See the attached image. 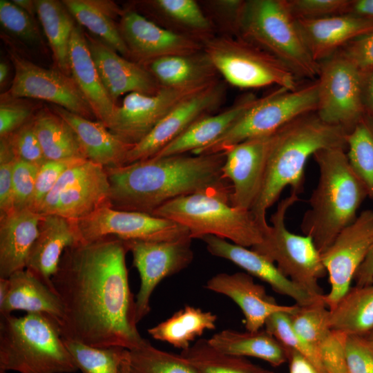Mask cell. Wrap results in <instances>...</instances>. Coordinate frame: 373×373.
Here are the masks:
<instances>
[{
  "label": "cell",
  "instance_id": "bcb514c9",
  "mask_svg": "<svg viewBox=\"0 0 373 373\" xmlns=\"http://www.w3.org/2000/svg\"><path fill=\"white\" fill-rule=\"evenodd\" d=\"M35 108L23 98L1 95L0 138L6 137L33 118Z\"/></svg>",
  "mask_w": 373,
  "mask_h": 373
},
{
  "label": "cell",
  "instance_id": "8fae6325",
  "mask_svg": "<svg viewBox=\"0 0 373 373\" xmlns=\"http://www.w3.org/2000/svg\"><path fill=\"white\" fill-rule=\"evenodd\" d=\"M320 64L316 113L349 133L367 115L363 72L340 51Z\"/></svg>",
  "mask_w": 373,
  "mask_h": 373
},
{
  "label": "cell",
  "instance_id": "ac0fdd59",
  "mask_svg": "<svg viewBox=\"0 0 373 373\" xmlns=\"http://www.w3.org/2000/svg\"><path fill=\"white\" fill-rule=\"evenodd\" d=\"M224 85L218 80L178 103L139 143L129 151L126 164L155 156L198 119L222 102Z\"/></svg>",
  "mask_w": 373,
  "mask_h": 373
},
{
  "label": "cell",
  "instance_id": "1f68e13d",
  "mask_svg": "<svg viewBox=\"0 0 373 373\" xmlns=\"http://www.w3.org/2000/svg\"><path fill=\"white\" fill-rule=\"evenodd\" d=\"M74 19L96 38L129 59L130 54L116 23L123 12L113 2L104 0L61 1Z\"/></svg>",
  "mask_w": 373,
  "mask_h": 373
},
{
  "label": "cell",
  "instance_id": "b9f144b4",
  "mask_svg": "<svg viewBox=\"0 0 373 373\" xmlns=\"http://www.w3.org/2000/svg\"><path fill=\"white\" fill-rule=\"evenodd\" d=\"M289 314L286 312L274 313L265 321L264 328L275 337L284 349L298 352L309 359L320 373H327L319 353L294 329Z\"/></svg>",
  "mask_w": 373,
  "mask_h": 373
},
{
  "label": "cell",
  "instance_id": "be15d7a7",
  "mask_svg": "<svg viewBox=\"0 0 373 373\" xmlns=\"http://www.w3.org/2000/svg\"><path fill=\"white\" fill-rule=\"evenodd\" d=\"M127 352H128V350H127ZM126 358H127V354H126V358H125L124 361H123L122 367H121V373H131L130 370H129L128 365Z\"/></svg>",
  "mask_w": 373,
  "mask_h": 373
},
{
  "label": "cell",
  "instance_id": "d6a6232c",
  "mask_svg": "<svg viewBox=\"0 0 373 373\" xmlns=\"http://www.w3.org/2000/svg\"><path fill=\"white\" fill-rule=\"evenodd\" d=\"M208 341L216 349L227 354L256 358L273 367L287 363L285 350L265 328L255 332L224 329Z\"/></svg>",
  "mask_w": 373,
  "mask_h": 373
},
{
  "label": "cell",
  "instance_id": "603a6c76",
  "mask_svg": "<svg viewBox=\"0 0 373 373\" xmlns=\"http://www.w3.org/2000/svg\"><path fill=\"white\" fill-rule=\"evenodd\" d=\"M204 288L231 299L242 311L247 331L260 330L274 313L291 314L297 307L296 304H279L267 293L263 285L255 283L253 277L246 272L217 274L207 281Z\"/></svg>",
  "mask_w": 373,
  "mask_h": 373
},
{
  "label": "cell",
  "instance_id": "4316f807",
  "mask_svg": "<svg viewBox=\"0 0 373 373\" xmlns=\"http://www.w3.org/2000/svg\"><path fill=\"white\" fill-rule=\"evenodd\" d=\"M69 62L71 77L86 99L97 121L107 128L117 104L104 86L90 52L85 32L76 25L70 41Z\"/></svg>",
  "mask_w": 373,
  "mask_h": 373
},
{
  "label": "cell",
  "instance_id": "7c38bea8",
  "mask_svg": "<svg viewBox=\"0 0 373 373\" xmlns=\"http://www.w3.org/2000/svg\"><path fill=\"white\" fill-rule=\"evenodd\" d=\"M107 205L111 206L106 171L84 160L64 172L37 212L77 221Z\"/></svg>",
  "mask_w": 373,
  "mask_h": 373
},
{
  "label": "cell",
  "instance_id": "8992f818",
  "mask_svg": "<svg viewBox=\"0 0 373 373\" xmlns=\"http://www.w3.org/2000/svg\"><path fill=\"white\" fill-rule=\"evenodd\" d=\"M231 191H208L181 196L158 207L153 216L185 227L190 237L214 236L245 247L260 243L265 230L250 210L230 204Z\"/></svg>",
  "mask_w": 373,
  "mask_h": 373
},
{
  "label": "cell",
  "instance_id": "681fc988",
  "mask_svg": "<svg viewBox=\"0 0 373 373\" xmlns=\"http://www.w3.org/2000/svg\"><path fill=\"white\" fill-rule=\"evenodd\" d=\"M82 160H46L38 169L34 193L29 209L37 212L44 198L64 172Z\"/></svg>",
  "mask_w": 373,
  "mask_h": 373
},
{
  "label": "cell",
  "instance_id": "30bf717a",
  "mask_svg": "<svg viewBox=\"0 0 373 373\" xmlns=\"http://www.w3.org/2000/svg\"><path fill=\"white\" fill-rule=\"evenodd\" d=\"M202 45L216 71L234 86L255 88L276 85L286 90L298 87V77L285 64L242 37L209 38Z\"/></svg>",
  "mask_w": 373,
  "mask_h": 373
},
{
  "label": "cell",
  "instance_id": "74e56055",
  "mask_svg": "<svg viewBox=\"0 0 373 373\" xmlns=\"http://www.w3.org/2000/svg\"><path fill=\"white\" fill-rule=\"evenodd\" d=\"M180 354L198 373H274L247 358L220 352L205 338L198 339Z\"/></svg>",
  "mask_w": 373,
  "mask_h": 373
},
{
  "label": "cell",
  "instance_id": "6da1fadb",
  "mask_svg": "<svg viewBox=\"0 0 373 373\" xmlns=\"http://www.w3.org/2000/svg\"><path fill=\"white\" fill-rule=\"evenodd\" d=\"M124 240L107 236L79 242L61 256L52 277L64 317L62 336L95 347L131 350L146 339L137 328Z\"/></svg>",
  "mask_w": 373,
  "mask_h": 373
},
{
  "label": "cell",
  "instance_id": "4fadbf2b",
  "mask_svg": "<svg viewBox=\"0 0 373 373\" xmlns=\"http://www.w3.org/2000/svg\"><path fill=\"white\" fill-rule=\"evenodd\" d=\"M15 75L5 95L17 98L44 100L84 118L95 120V116L84 95L71 76L57 68H45L8 50Z\"/></svg>",
  "mask_w": 373,
  "mask_h": 373
},
{
  "label": "cell",
  "instance_id": "db71d44e",
  "mask_svg": "<svg viewBox=\"0 0 373 373\" xmlns=\"http://www.w3.org/2000/svg\"><path fill=\"white\" fill-rule=\"evenodd\" d=\"M362 70L373 67V30L347 44L340 50Z\"/></svg>",
  "mask_w": 373,
  "mask_h": 373
},
{
  "label": "cell",
  "instance_id": "7402d4cb",
  "mask_svg": "<svg viewBox=\"0 0 373 373\" xmlns=\"http://www.w3.org/2000/svg\"><path fill=\"white\" fill-rule=\"evenodd\" d=\"M201 240L211 255L231 261L252 277L267 283L277 294L293 299L298 305H309L323 300V296H312L285 276L275 263L251 249L214 236H206Z\"/></svg>",
  "mask_w": 373,
  "mask_h": 373
},
{
  "label": "cell",
  "instance_id": "44dd1931",
  "mask_svg": "<svg viewBox=\"0 0 373 373\" xmlns=\"http://www.w3.org/2000/svg\"><path fill=\"white\" fill-rule=\"evenodd\" d=\"M85 37L104 86L116 104L124 94L154 95L161 88L146 66L125 58L88 33L85 32Z\"/></svg>",
  "mask_w": 373,
  "mask_h": 373
},
{
  "label": "cell",
  "instance_id": "52a82bcc",
  "mask_svg": "<svg viewBox=\"0 0 373 373\" xmlns=\"http://www.w3.org/2000/svg\"><path fill=\"white\" fill-rule=\"evenodd\" d=\"M236 29L240 37L276 57L297 77H318L321 64L310 55L286 0L243 1Z\"/></svg>",
  "mask_w": 373,
  "mask_h": 373
},
{
  "label": "cell",
  "instance_id": "f907efd6",
  "mask_svg": "<svg viewBox=\"0 0 373 373\" xmlns=\"http://www.w3.org/2000/svg\"><path fill=\"white\" fill-rule=\"evenodd\" d=\"M344 350L348 373H373V346L363 336L346 334Z\"/></svg>",
  "mask_w": 373,
  "mask_h": 373
},
{
  "label": "cell",
  "instance_id": "ba28073f",
  "mask_svg": "<svg viewBox=\"0 0 373 373\" xmlns=\"http://www.w3.org/2000/svg\"><path fill=\"white\" fill-rule=\"evenodd\" d=\"M317 104V80L295 90L279 88L258 98L222 136L192 153H217L247 140L271 135L294 119L316 112Z\"/></svg>",
  "mask_w": 373,
  "mask_h": 373
},
{
  "label": "cell",
  "instance_id": "9c48e42d",
  "mask_svg": "<svg viewBox=\"0 0 373 373\" xmlns=\"http://www.w3.org/2000/svg\"><path fill=\"white\" fill-rule=\"evenodd\" d=\"M298 201V195L291 193L278 204L262 242L251 249L275 263L285 276L310 294L322 297L318 280L327 271L321 254L311 237L291 233L285 225L287 211Z\"/></svg>",
  "mask_w": 373,
  "mask_h": 373
},
{
  "label": "cell",
  "instance_id": "91938a15",
  "mask_svg": "<svg viewBox=\"0 0 373 373\" xmlns=\"http://www.w3.org/2000/svg\"><path fill=\"white\" fill-rule=\"evenodd\" d=\"M18 7L21 8L32 17L35 18L37 15V9L35 1L32 0H13L12 1Z\"/></svg>",
  "mask_w": 373,
  "mask_h": 373
},
{
  "label": "cell",
  "instance_id": "e7e4bbea",
  "mask_svg": "<svg viewBox=\"0 0 373 373\" xmlns=\"http://www.w3.org/2000/svg\"><path fill=\"white\" fill-rule=\"evenodd\" d=\"M363 336L370 343V344L373 346V329L370 331L366 334L363 335Z\"/></svg>",
  "mask_w": 373,
  "mask_h": 373
},
{
  "label": "cell",
  "instance_id": "7dc6e473",
  "mask_svg": "<svg viewBox=\"0 0 373 373\" xmlns=\"http://www.w3.org/2000/svg\"><path fill=\"white\" fill-rule=\"evenodd\" d=\"M345 334L329 329L314 345L327 373H348L344 343Z\"/></svg>",
  "mask_w": 373,
  "mask_h": 373
},
{
  "label": "cell",
  "instance_id": "2e32d148",
  "mask_svg": "<svg viewBox=\"0 0 373 373\" xmlns=\"http://www.w3.org/2000/svg\"><path fill=\"white\" fill-rule=\"evenodd\" d=\"M373 242V210L363 211L321 254L328 276L329 291L323 295L328 309L333 307L351 287L358 267Z\"/></svg>",
  "mask_w": 373,
  "mask_h": 373
},
{
  "label": "cell",
  "instance_id": "f546056e",
  "mask_svg": "<svg viewBox=\"0 0 373 373\" xmlns=\"http://www.w3.org/2000/svg\"><path fill=\"white\" fill-rule=\"evenodd\" d=\"M257 99L252 94L247 95L223 112L198 119L153 157L193 153L209 145L222 136Z\"/></svg>",
  "mask_w": 373,
  "mask_h": 373
},
{
  "label": "cell",
  "instance_id": "c3c4849f",
  "mask_svg": "<svg viewBox=\"0 0 373 373\" xmlns=\"http://www.w3.org/2000/svg\"><path fill=\"white\" fill-rule=\"evenodd\" d=\"M296 19H313L349 12L350 0H286Z\"/></svg>",
  "mask_w": 373,
  "mask_h": 373
},
{
  "label": "cell",
  "instance_id": "9f6ffc18",
  "mask_svg": "<svg viewBox=\"0 0 373 373\" xmlns=\"http://www.w3.org/2000/svg\"><path fill=\"white\" fill-rule=\"evenodd\" d=\"M356 285L373 283V242L354 277Z\"/></svg>",
  "mask_w": 373,
  "mask_h": 373
},
{
  "label": "cell",
  "instance_id": "6125c7cd",
  "mask_svg": "<svg viewBox=\"0 0 373 373\" xmlns=\"http://www.w3.org/2000/svg\"><path fill=\"white\" fill-rule=\"evenodd\" d=\"M9 73V67L5 61H1L0 63V85L2 87L8 76Z\"/></svg>",
  "mask_w": 373,
  "mask_h": 373
},
{
  "label": "cell",
  "instance_id": "3957f363",
  "mask_svg": "<svg viewBox=\"0 0 373 373\" xmlns=\"http://www.w3.org/2000/svg\"><path fill=\"white\" fill-rule=\"evenodd\" d=\"M347 133L341 126L323 122L314 112L294 119L271 135L262 187L250 210L265 231L269 227L267 211L287 186L298 195L304 192L305 169L309 157L323 149H347Z\"/></svg>",
  "mask_w": 373,
  "mask_h": 373
},
{
  "label": "cell",
  "instance_id": "9a60e30c",
  "mask_svg": "<svg viewBox=\"0 0 373 373\" xmlns=\"http://www.w3.org/2000/svg\"><path fill=\"white\" fill-rule=\"evenodd\" d=\"M74 221L79 242L107 236L123 240L164 241L189 236L185 227L171 220L142 212L118 210L110 205Z\"/></svg>",
  "mask_w": 373,
  "mask_h": 373
},
{
  "label": "cell",
  "instance_id": "f1b7e54d",
  "mask_svg": "<svg viewBox=\"0 0 373 373\" xmlns=\"http://www.w3.org/2000/svg\"><path fill=\"white\" fill-rule=\"evenodd\" d=\"M8 278V291L0 305V314H11L14 311L27 314H44L60 323L64 317V307L56 292L46 285L30 271L24 269Z\"/></svg>",
  "mask_w": 373,
  "mask_h": 373
},
{
  "label": "cell",
  "instance_id": "7bdbcfd3",
  "mask_svg": "<svg viewBox=\"0 0 373 373\" xmlns=\"http://www.w3.org/2000/svg\"><path fill=\"white\" fill-rule=\"evenodd\" d=\"M151 5L173 21L200 32H209L211 23L193 0H155Z\"/></svg>",
  "mask_w": 373,
  "mask_h": 373
},
{
  "label": "cell",
  "instance_id": "277c9868",
  "mask_svg": "<svg viewBox=\"0 0 373 373\" xmlns=\"http://www.w3.org/2000/svg\"><path fill=\"white\" fill-rule=\"evenodd\" d=\"M313 157L318 167L319 177L300 229L304 235L312 238L322 254L345 228L356 220L358 209L368 192L352 169L345 149H323L316 152Z\"/></svg>",
  "mask_w": 373,
  "mask_h": 373
},
{
  "label": "cell",
  "instance_id": "5bb4252c",
  "mask_svg": "<svg viewBox=\"0 0 373 373\" xmlns=\"http://www.w3.org/2000/svg\"><path fill=\"white\" fill-rule=\"evenodd\" d=\"M192 238L184 236L164 241L124 240L133 255V266L140 278L135 296V318L138 323L151 310L150 299L164 278L186 269L193 260Z\"/></svg>",
  "mask_w": 373,
  "mask_h": 373
},
{
  "label": "cell",
  "instance_id": "60d3db41",
  "mask_svg": "<svg viewBox=\"0 0 373 373\" xmlns=\"http://www.w3.org/2000/svg\"><path fill=\"white\" fill-rule=\"evenodd\" d=\"M77 370L82 373H121L127 350L119 347H95L63 336Z\"/></svg>",
  "mask_w": 373,
  "mask_h": 373
},
{
  "label": "cell",
  "instance_id": "d6986e66",
  "mask_svg": "<svg viewBox=\"0 0 373 373\" xmlns=\"http://www.w3.org/2000/svg\"><path fill=\"white\" fill-rule=\"evenodd\" d=\"M118 25L131 60L144 66L165 56L203 51L194 38L160 27L136 11L123 12Z\"/></svg>",
  "mask_w": 373,
  "mask_h": 373
},
{
  "label": "cell",
  "instance_id": "f35d334b",
  "mask_svg": "<svg viewBox=\"0 0 373 373\" xmlns=\"http://www.w3.org/2000/svg\"><path fill=\"white\" fill-rule=\"evenodd\" d=\"M346 142L349 162L373 200V118L365 115L347 133Z\"/></svg>",
  "mask_w": 373,
  "mask_h": 373
},
{
  "label": "cell",
  "instance_id": "484cf974",
  "mask_svg": "<svg viewBox=\"0 0 373 373\" xmlns=\"http://www.w3.org/2000/svg\"><path fill=\"white\" fill-rule=\"evenodd\" d=\"M50 109L72 127L87 160L104 169L126 164L127 155L134 145L118 138L99 121L84 118L54 104Z\"/></svg>",
  "mask_w": 373,
  "mask_h": 373
},
{
  "label": "cell",
  "instance_id": "11a10c76",
  "mask_svg": "<svg viewBox=\"0 0 373 373\" xmlns=\"http://www.w3.org/2000/svg\"><path fill=\"white\" fill-rule=\"evenodd\" d=\"M289 373H320L305 356L291 349H285Z\"/></svg>",
  "mask_w": 373,
  "mask_h": 373
},
{
  "label": "cell",
  "instance_id": "8d00e7d4",
  "mask_svg": "<svg viewBox=\"0 0 373 373\" xmlns=\"http://www.w3.org/2000/svg\"><path fill=\"white\" fill-rule=\"evenodd\" d=\"M37 16L51 48L56 68L71 76L69 45L75 26L74 18L62 1H35Z\"/></svg>",
  "mask_w": 373,
  "mask_h": 373
},
{
  "label": "cell",
  "instance_id": "5b68a950",
  "mask_svg": "<svg viewBox=\"0 0 373 373\" xmlns=\"http://www.w3.org/2000/svg\"><path fill=\"white\" fill-rule=\"evenodd\" d=\"M57 320L29 313L0 318V373H73L77 371Z\"/></svg>",
  "mask_w": 373,
  "mask_h": 373
},
{
  "label": "cell",
  "instance_id": "ffe728a7",
  "mask_svg": "<svg viewBox=\"0 0 373 373\" xmlns=\"http://www.w3.org/2000/svg\"><path fill=\"white\" fill-rule=\"evenodd\" d=\"M271 135L249 139L224 151L222 177L231 184L232 207L251 210L262 187Z\"/></svg>",
  "mask_w": 373,
  "mask_h": 373
},
{
  "label": "cell",
  "instance_id": "6f0895ef",
  "mask_svg": "<svg viewBox=\"0 0 373 373\" xmlns=\"http://www.w3.org/2000/svg\"><path fill=\"white\" fill-rule=\"evenodd\" d=\"M363 72V98L367 114L373 118V67Z\"/></svg>",
  "mask_w": 373,
  "mask_h": 373
},
{
  "label": "cell",
  "instance_id": "e575fe53",
  "mask_svg": "<svg viewBox=\"0 0 373 373\" xmlns=\"http://www.w3.org/2000/svg\"><path fill=\"white\" fill-rule=\"evenodd\" d=\"M328 309L332 329L345 334H366L373 329V283L351 286Z\"/></svg>",
  "mask_w": 373,
  "mask_h": 373
},
{
  "label": "cell",
  "instance_id": "e0dca14e",
  "mask_svg": "<svg viewBox=\"0 0 373 373\" xmlns=\"http://www.w3.org/2000/svg\"><path fill=\"white\" fill-rule=\"evenodd\" d=\"M209 85L186 88L162 86L154 95L129 93L117 105L107 128L122 141L135 145L178 103Z\"/></svg>",
  "mask_w": 373,
  "mask_h": 373
},
{
  "label": "cell",
  "instance_id": "d590c367",
  "mask_svg": "<svg viewBox=\"0 0 373 373\" xmlns=\"http://www.w3.org/2000/svg\"><path fill=\"white\" fill-rule=\"evenodd\" d=\"M33 122L46 160H86L72 127L50 108L37 111Z\"/></svg>",
  "mask_w": 373,
  "mask_h": 373
},
{
  "label": "cell",
  "instance_id": "d4e9b609",
  "mask_svg": "<svg viewBox=\"0 0 373 373\" xmlns=\"http://www.w3.org/2000/svg\"><path fill=\"white\" fill-rule=\"evenodd\" d=\"M296 21L310 55L319 64L373 30V21L349 14Z\"/></svg>",
  "mask_w": 373,
  "mask_h": 373
},
{
  "label": "cell",
  "instance_id": "4dcf8cb0",
  "mask_svg": "<svg viewBox=\"0 0 373 373\" xmlns=\"http://www.w3.org/2000/svg\"><path fill=\"white\" fill-rule=\"evenodd\" d=\"M144 66L161 86L186 88L207 86L217 81V71L204 52L169 55Z\"/></svg>",
  "mask_w": 373,
  "mask_h": 373
},
{
  "label": "cell",
  "instance_id": "94428289",
  "mask_svg": "<svg viewBox=\"0 0 373 373\" xmlns=\"http://www.w3.org/2000/svg\"><path fill=\"white\" fill-rule=\"evenodd\" d=\"M8 278H0V305L4 302L8 291Z\"/></svg>",
  "mask_w": 373,
  "mask_h": 373
},
{
  "label": "cell",
  "instance_id": "7a4b0ae2",
  "mask_svg": "<svg viewBox=\"0 0 373 373\" xmlns=\"http://www.w3.org/2000/svg\"><path fill=\"white\" fill-rule=\"evenodd\" d=\"M224 151L204 155L153 157L105 169L113 208L152 215L177 198L208 191H231L222 177Z\"/></svg>",
  "mask_w": 373,
  "mask_h": 373
},
{
  "label": "cell",
  "instance_id": "680465c9",
  "mask_svg": "<svg viewBox=\"0 0 373 373\" xmlns=\"http://www.w3.org/2000/svg\"><path fill=\"white\" fill-rule=\"evenodd\" d=\"M348 14L373 21V0L352 1Z\"/></svg>",
  "mask_w": 373,
  "mask_h": 373
},
{
  "label": "cell",
  "instance_id": "f5cc1de1",
  "mask_svg": "<svg viewBox=\"0 0 373 373\" xmlns=\"http://www.w3.org/2000/svg\"><path fill=\"white\" fill-rule=\"evenodd\" d=\"M16 158L6 138L0 139V216L14 208L12 174Z\"/></svg>",
  "mask_w": 373,
  "mask_h": 373
},
{
  "label": "cell",
  "instance_id": "cb8c5ba5",
  "mask_svg": "<svg viewBox=\"0 0 373 373\" xmlns=\"http://www.w3.org/2000/svg\"><path fill=\"white\" fill-rule=\"evenodd\" d=\"M79 242L74 220L57 215H42L26 269L54 290L51 278L58 269L62 254Z\"/></svg>",
  "mask_w": 373,
  "mask_h": 373
},
{
  "label": "cell",
  "instance_id": "f6af8a7d",
  "mask_svg": "<svg viewBox=\"0 0 373 373\" xmlns=\"http://www.w3.org/2000/svg\"><path fill=\"white\" fill-rule=\"evenodd\" d=\"M3 138L7 139L17 160L37 167H40L46 162L35 130L33 118Z\"/></svg>",
  "mask_w": 373,
  "mask_h": 373
},
{
  "label": "cell",
  "instance_id": "816d5d0a",
  "mask_svg": "<svg viewBox=\"0 0 373 373\" xmlns=\"http://www.w3.org/2000/svg\"><path fill=\"white\" fill-rule=\"evenodd\" d=\"M39 167L17 160L12 174L15 210L29 209Z\"/></svg>",
  "mask_w": 373,
  "mask_h": 373
},
{
  "label": "cell",
  "instance_id": "836d02e7",
  "mask_svg": "<svg viewBox=\"0 0 373 373\" xmlns=\"http://www.w3.org/2000/svg\"><path fill=\"white\" fill-rule=\"evenodd\" d=\"M216 321L215 314L186 305L147 332L153 338L183 351L205 331L215 329Z\"/></svg>",
  "mask_w": 373,
  "mask_h": 373
},
{
  "label": "cell",
  "instance_id": "ab89813d",
  "mask_svg": "<svg viewBox=\"0 0 373 373\" xmlns=\"http://www.w3.org/2000/svg\"><path fill=\"white\" fill-rule=\"evenodd\" d=\"M131 373H198L180 354L160 350L148 340L127 352Z\"/></svg>",
  "mask_w": 373,
  "mask_h": 373
},
{
  "label": "cell",
  "instance_id": "ee69618b",
  "mask_svg": "<svg viewBox=\"0 0 373 373\" xmlns=\"http://www.w3.org/2000/svg\"><path fill=\"white\" fill-rule=\"evenodd\" d=\"M0 22L4 30L20 40L30 45L42 44L35 19L12 1H0Z\"/></svg>",
  "mask_w": 373,
  "mask_h": 373
},
{
  "label": "cell",
  "instance_id": "83f0119b",
  "mask_svg": "<svg viewBox=\"0 0 373 373\" xmlns=\"http://www.w3.org/2000/svg\"><path fill=\"white\" fill-rule=\"evenodd\" d=\"M42 215L30 209L0 216V278L26 269Z\"/></svg>",
  "mask_w": 373,
  "mask_h": 373
}]
</instances>
